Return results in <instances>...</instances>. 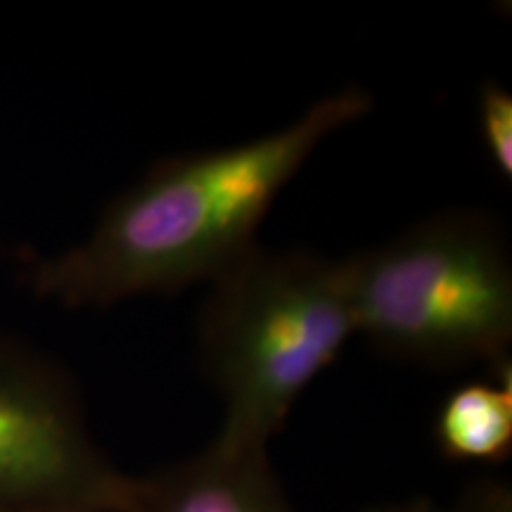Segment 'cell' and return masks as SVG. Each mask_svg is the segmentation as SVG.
I'll return each mask as SVG.
<instances>
[{"label":"cell","mask_w":512,"mask_h":512,"mask_svg":"<svg viewBox=\"0 0 512 512\" xmlns=\"http://www.w3.org/2000/svg\"><path fill=\"white\" fill-rule=\"evenodd\" d=\"M373 98L358 86L249 143L162 159L102 211L86 240L27 271L36 297L69 309L211 283L256 247V230L313 150Z\"/></svg>","instance_id":"obj_1"},{"label":"cell","mask_w":512,"mask_h":512,"mask_svg":"<svg viewBox=\"0 0 512 512\" xmlns=\"http://www.w3.org/2000/svg\"><path fill=\"white\" fill-rule=\"evenodd\" d=\"M200 361L226 403L216 441L268 448L306 387L356 335L342 261L256 245L211 280Z\"/></svg>","instance_id":"obj_2"},{"label":"cell","mask_w":512,"mask_h":512,"mask_svg":"<svg viewBox=\"0 0 512 512\" xmlns=\"http://www.w3.org/2000/svg\"><path fill=\"white\" fill-rule=\"evenodd\" d=\"M342 264L356 335L382 354L434 368L510 358L512 261L486 214L446 211Z\"/></svg>","instance_id":"obj_3"},{"label":"cell","mask_w":512,"mask_h":512,"mask_svg":"<svg viewBox=\"0 0 512 512\" xmlns=\"http://www.w3.org/2000/svg\"><path fill=\"white\" fill-rule=\"evenodd\" d=\"M131 486L88 434L69 375L0 337V512H126Z\"/></svg>","instance_id":"obj_4"},{"label":"cell","mask_w":512,"mask_h":512,"mask_svg":"<svg viewBox=\"0 0 512 512\" xmlns=\"http://www.w3.org/2000/svg\"><path fill=\"white\" fill-rule=\"evenodd\" d=\"M126 512H294L275 477L268 448L214 439L202 453L133 477Z\"/></svg>","instance_id":"obj_5"},{"label":"cell","mask_w":512,"mask_h":512,"mask_svg":"<svg viewBox=\"0 0 512 512\" xmlns=\"http://www.w3.org/2000/svg\"><path fill=\"white\" fill-rule=\"evenodd\" d=\"M441 456L458 463H503L512 453V363L494 366V380L465 382L441 403L434 420Z\"/></svg>","instance_id":"obj_6"},{"label":"cell","mask_w":512,"mask_h":512,"mask_svg":"<svg viewBox=\"0 0 512 512\" xmlns=\"http://www.w3.org/2000/svg\"><path fill=\"white\" fill-rule=\"evenodd\" d=\"M479 133L491 164L505 181L512 178V95L501 83H486L479 91Z\"/></svg>","instance_id":"obj_7"},{"label":"cell","mask_w":512,"mask_h":512,"mask_svg":"<svg viewBox=\"0 0 512 512\" xmlns=\"http://www.w3.org/2000/svg\"><path fill=\"white\" fill-rule=\"evenodd\" d=\"M446 512H512V491L498 479H477Z\"/></svg>","instance_id":"obj_8"},{"label":"cell","mask_w":512,"mask_h":512,"mask_svg":"<svg viewBox=\"0 0 512 512\" xmlns=\"http://www.w3.org/2000/svg\"><path fill=\"white\" fill-rule=\"evenodd\" d=\"M366 512H446L434 505L427 498H418V501L406 503H392V505H377V508H368Z\"/></svg>","instance_id":"obj_9"}]
</instances>
